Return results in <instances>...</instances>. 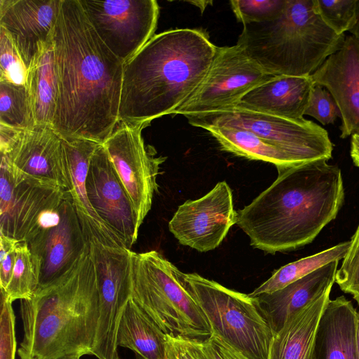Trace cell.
Listing matches in <instances>:
<instances>
[{
    "instance_id": "cell-19",
    "label": "cell",
    "mask_w": 359,
    "mask_h": 359,
    "mask_svg": "<svg viewBox=\"0 0 359 359\" xmlns=\"http://www.w3.org/2000/svg\"><path fill=\"white\" fill-rule=\"evenodd\" d=\"M5 156L23 176L67 191L62 138L51 126H36L23 131Z\"/></svg>"
},
{
    "instance_id": "cell-28",
    "label": "cell",
    "mask_w": 359,
    "mask_h": 359,
    "mask_svg": "<svg viewBox=\"0 0 359 359\" xmlns=\"http://www.w3.org/2000/svg\"><path fill=\"white\" fill-rule=\"evenodd\" d=\"M350 246V241L340 243L314 255L290 262L278 270L252 293L255 297L278 290L313 271L334 261L344 259Z\"/></svg>"
},
{
    "instance_id": "cell-24",
    "label": "cell",
    "mask_w": 359,
    "mask_h": 359,
    "mask_svg": "<svg viewBox=\"0 0 359 359\" xmlns=\"http://www.w3.org/2000/svg\"><path fill=\"white\" fill-rule=\"evenodd\" d=\"M332 287L290 316L271 340L268 359H316L318 325Z\"/></svg>"
},
{
    "instance_id": "cell-37",
    "label": "cell",
    "mask_w": 359,
    "mask_h": 359,
    "mask_svg": "<svg viewBox=\"0 0 359 359\" xmlns=\"http://www.w3.org/2000/svg\"><path fill=\"white\" fill-rule=\"evenodd\" d=\"M167 349L169 359H207L198 339L167 335Z\"/></svg>"
},
{
    "instance_id": "cell-2",
    "label": "cell",
    "mask_w": 359,
    "mask_h": 359,
    "mask_svg": "<svg viewBox=\"0 0 359 359\" xmlns=\"http://www.w3.org/2000/svg\"><path fill=\"white\" fill-rule=\"evenodd\" d=\"M277 170L275 181L237 215L250 245L269 254L312 243L337 217L345 196L340 168L326 160Z\"/></svg>"
},
{
    "instance_id": "cell-6",
    "label": "cell",
    "mask_w": 359,
    "mask_h": 359,
    "mask_svg": "<svg viewBox=\"0 0 359 359\" xmlns=\"http://www.w3.org/2000/svg\"><path fill=\"white\" fill-rule=\"evenodd\" d=\"M131 299L168 335L205 340L212 334L182 273L156 250L132 252Z\"/></svg>"
},
{
    "instance_id": "cell-7",
    "label": "cell",
    "mask_w": 359,
    "mask_h": 359,
    "mask_svg": "<svg viewBox=\"0 0 359 359\" xmlns=\"http://www.w3.org/2000/svg\"><path fill=\"white\" fill-rule=\"evenodd\" d=\"M182 278L212 334L250 359H268L274 334L255 297L196 273H183Z\"/></svg>"
},
{
    "instance_id": "cell-12",
    "label": "cell",
    "mask_w": 359,
    "mask_h": 359,
    "mask_svg": "<svg viewBox=\"0 0 359 359\" xmlns=\"http://www.w3.org/2000/svg\"><path fill=\"white\" fill-rule=\"evenodd\" d=\"M98 36L123 63L155 34L159 6L156 0H79Z\"/></svg>"
},
{
    "instance_id": "cell-20",
    "label": "cell",
    "mask_w": 359,
    "mask_h": 359,
    "mask_svg": "<svg viewBox=\"0 0 359 359\" xmlns=\"http://www.w3.org/2000/svg\"><path fill=\"white\" fill-rule=\"evenodd\" d=\"M99 144H102L88 140L62 138L67 191L88 242L98 241L109 246L126 248L99 217L87 195L86 181L89 162Z\"/></svg>"
},
{
    "instance_id": "cell-32",
    "label": "cell",
    "mask_w": 359,
    "mask_h": 359,
    "mask_svg": "<svg viewBox=\"0 0 359 359\" xmlns=\"http://www.w3.org/2000/svg\"><path fill=\"white\" fill-rule=\"evenodd\" d=\"M230 4L243 25L270 21L283 12L286 0H231Z\"/></svg>"
},
{
    "instance_id": "cell-27",
    "label": "cell",
    "mask_w": 359,
    "mask_h": 359,
    "mask_svg": "<svg viewBox=\"0 0 359 359\" xmlns=\"http://www.w3.org/2000/svg\"><path fill=\"white\" fill-rule=\"evenodd\" d=\"M25 86L36 126L52 127L58 96L53 40L27 69Z\"/></svg>"
},
{
    "instance_id": "cell-25",
    "label": "cell",
    "mask_w": 359,
    "mask_h": 359,
    "mask_svg": "<svg viewBox=\"0 0 359 359\" xmlns=\"http://www.w3.org/2000/svg\"><path fill=\"white\" fill-rule=\"evenodd\" d=\"M167 335L132 299L128 301L117 330L118 346L132 350L137 359H169Z\"/></svg>"
},
{
    "instance_id": "cell-21",
    "label": "cell",
    "mask_w": 359,
    "mask_h": 359,
    "mask_svg": "<svg viewBox=\"0 0 359 359\" xmlns=\"http://www.w3.org/2000/svg\"><path fill=\"white\" fill-rule=\"evenodd\" d=\"M313 86L311 75L274 76L248 91L236 107L288 119H302Z\"/></svg>"
},
{
    "instance_id": "cell-41",
    "label": "cell",
    "mask_w": 359,
    "mask_h": 359,
    "mask_svg": "<svg viewBox=\"0 0 359 359\" xmlns=\"http://www.w3.org/2000/svg\"><path fill=\"white\" fill-rule=\"evenodd\" d=\"M350 155L353 164L359 168V133L351 136Z\"/></svg>"
},
{
    "instance_id": "cell-8",
    "label": "cell",
    "mask_w": 359,
    "mask_h": 359,
    "mask_svg": "<svg viewBox=\"0 0 359 359\" xmlns=\"http://www.w3.org/2000/svg\"><path fill=\"white\" fill-rule=\"evenodd\" d=\"M189 124L238 128L306 161H328L333 144L327 130L312 121L293 120L233 107L224 110L185 116Z\"/></svg>"
},
{
    "instance_id": "cell-26",
    "label": "cell",
    "mask_w": 359,
    "mask_h": 359,
    "mask_svg": "<svg viewBox=\"0 0 359 359\" xmlns=\"http://www.w3.org/2000/svg\"><path fill=\"white\" fill-rule=\"evenodd\" d=\"M201 128L215 137L222 150L250 160L272 163L276 168L309 162L241 128L211 125Z\"/></svg>"
},
{
    "instance_id": "cell-3",
    "label": "cell",
    "mask_w": 359,
    "mask_h": 359,
    "mask_svg": "<svg viewBox=\"0 0 359 359\" xmlns=\"http://www.w3.org/2000/svg\"><path fill=\"white\" fill-rule=\"evenodd\" d=\"M217 47L203 29L155 34L123 65L118 123H151L181 105L207 74Z\"/></svg>"
},
{
    "instance_id": "cell-38",
    "label": "cell",
    "mask_w": 359,
    "mask_h": 359,
    "mask_svg": "<svg viewBox=\"0 0 359 359\" xmlns=\"http://www.w3.org/2000/svg\"><path fill=\"white\" fill-rule=\"evenodd\" d=\"M201 346L207 359H250L215 334L201 340Z\"/></svg>"
},
{
    "instance_id": "cell-42",
    "label": "cell",
    "mask_w": 359,
    "mask_h": 359,
    "mask_svg": "<svg viewBox=\"0 0 359 359\" xmlns=\"http://www.w3.org/2000/svg\"><path fill=\"white\" fill-rule=\"evenodd\" d=\"M349 32L352 36L359 40V0H356L355 4V22Z\"/></svg>"
},
{
    "instance_id": "cell-9",
    "label": "cell",
    "mask_w": 359,
    "mask_h": 359,
    "mask_svg": "<svg viewBox=\"0 0 359 359\" xmlns=\"http://www.w3.org/2000/svg\"><path fill=\"white\" fill-rule=\"evenodd\" d=\"M274 76L251 59L239 46L217 47L201 83L171 114L186 116L233 107L248 91Z\"/></svg>"
},
{
    "instance_id": "cell-11",
    "label": "cell",
    "mask_w": 359,
    "mask_h": 359,
    "mask_svg": "<svg viewBox=\"0 0 359 359\" xmlns=\"http://www.w3.org/2000/svg\"><path fill=\"white\" fill-rule=\"evenodd\" d=\"M38 275V288L69 271L89 246L67 191L60 204L46 212L27 243Z\"/></svg>"
},
{
    "instance_id": "cell-16",
    "label": "cell",
    "mask_w": 359,
    "mask_h": 359,
    "mask_svg": "<svg viewBox=\"0 0 359 359\" xmlns=\"http://www.w3.org/2000/svg\"><path fill=\"white\" fill-rule=\"evenodd\" d=\"M86 187L88 200L99 217L130 249L140 230L137 215L102 144L90 158Z\"/></svg>"
},
{
    "instance_id": "cell-18",
    "label": "cell",
    "mask_w": 359,
    "mask_h": 359,
    "mask_svg": "<svg viewBox=\"0 0 359 359\" xmlns=\"http://www.w3.org/2000/svg\"><path fill=\"white\" fill-rule=\"evenodd\" d=\"M327 89L341 114V138L359 133V40L345 36L341 48L311 75Z\"/></svg>"
},
{
    "instance_id": "cell-34",
    "label": "cell",
    "mask_w": 359,
    "mask_h": 359,
    "mask_svg": "<svg viewBox=\"0 0 359 359\" xmlns=\"http://www.w3.org/2000/svg\"><path fill=\"white\" fill-rule=\"evenodd\" d=\"M335 282L341 290L350 294L359 306V224L350 240V246L338 268Z\"/></svg>"
},
{
    "instance_id": "cell-35",
    "label": "cell",
    "mask_w": 359,
    "mask_h": 359,
    "mask_svg": "<svg viewBox=\"0 0 359 359\" xmlns=\"http://www.w3.org/2000/svg\"><path fill=\"white\" fill-rule=\"evenodd\" d=\"M12 303L5 291L1 289L0 359H15V317Z\"/></svg>"
},
{
    "instance_id": "cell-36",
    "label": "cell",
    "mask_w": 359,
    "mask_h": 359,
    "mask_svg": "<svg viewBox=\"0 0 359 359\" xmlns=\"http://www.w3.org/2000/svg\"><path fill=\"white\" fill-rule=\"evenodd\" d=\"M304 115L316 118L323 125L333 124L341 117L339 109L329 91L320 85L314 84Z\"/></svg>"
},
{
    "instance_id": "cell-15",
    "label": "cell",
    "mask_w": 359,
    "mask_h": 359,
    "mask_svg": "<svg viewBox=\"0 0 359 359\" xmlns=\"http://www.w3.org/2000/svg\"><path fill=\"white\" fill-rule=\"evenodd\" d=\"M232 190L219 182L200 198L180 205L168 224L178 242L204 252L217 248L237 222Z\"/></svg>"
},
{
    "instance_id": "cell-22",
    "label": "cell",
    "mask_w": 359,
    "mask_h": 359,
    "mask_svg": "<svg viewBox=\"0 0 359 359\" xmlns=\"http://www.w3.org/2000/svg\"><path fill=\"white\" fill-rule=\"evenodd\" d=\"M338 264L332 262L278 290L254 297L274 334L290 316L332 287Z\"/></svg>"
},
{
    "instance_id": "cell-44",
    "label": "cell",
    "mask_w": 359,
    "mask_h": 359,
    "mask_svg": "<svg viewBox=\"0 0 359 359\" xmlns=\"http://www.w3.org/2000/svg\"><path fill=\"white\" fill-rule=\"evenodd\" d=\"M80 356H78V355H70V356H66V357H62V358H57V359H80Z\"/></svg>"
},
{
    "instance_id": "cell-14",
    "label": "cell",
    "mask_w": 359,
    "mask_h": 359,
    "mask_svg": "<svg viewBox=\"0 0 359 359\" xmlns=\"http://www.w3.org/2000/svg\"><path fill=\"white\" fill-rule=\"evenodd\" d=\"M67 193L18 173L1 154L0 234L27 243L41 216L57 207Z\"/></svg>"
},
{
    "instance_id": "cell-17",
    "label": "cell",
    "mask_w": 359,
    "mask_h": 359,
    "mask_svg": "<svg viewBox=\"0 0 359 359\" xmlns=\"http://www.w3.org/2000/svg\"><path fill=\"white\" fill-rule=\"evenodd\" d=\"M62 0H0V27L28 69L52 41Z\"/></svg>"
},
{
    "instance_id": "cell-30",
    "label": "cell",
    "mask_w": 359,
    "mask_h": 359,
    "mask_svg": "<svg viewBox=\"0 0 359 359\" xmlns=\"http://www.w3.org/2000/svg\"><path fill=\"white\" fill-rule=\"evenodd\" d=\"M15 255L9 285L6 290H4L12 302L30 299L39 285L38 275L27 243L20 242Z\"/></svg>"
},
{
    "instance_id": "cell-33",
    "label": "cell",
    "mask_w": 359,
    "mask_h": 359,
    "mask_svg": "<svg viewBox=\"0 0 359 359\" xmlns=\"http://www.w3.org/2000/svg\"><path fill=\"white\" fill-rule=\"evenodd\" d=\"M27 67L7 32L0 27V81L25 86Z\"/></svg>"
},
{
    "instance_id": "cell-23",
    "label": "cell",
    "mask_w": 359,
    "mask_h": 359,
    "mask_svg": "<svg viewBox=\"0 0 359 359\" xmlns=\"http://www.w3.org/2000/svg\"><path fill=\"white\" fill-rule=\"evenodd\" d=\"M357 311L344 296L329 300L318 325L316 359H359Z\"/></svg>"
},
{
    "instance_id": "cell-39",
    "label": "cell",
    "mask_w": 359,
    "mask_h": 359,
    "mask_svg": "<svg viewBox=\"0 0 359 359\" xmlns=\"http://www.w3.org/2000/svg\"><path fill=\"white\" fill-rule=\"evenodd\" d=\"M23 131L0 124V152L8 154L20 138Z\"/></svg>"
},
{
    "instance_id": "cell-43",
    "label": "cell",
    "mask_w": 359,
    "mask_h": 359,
    "mask_svg": "<svg viewBox=\"0 0 359 359\" xmlns=\"http://www.w3.org/2000/svg\"><path fill=\"white\" fill-rule=\"evenodd\" d=\"M356 332H357V345H358V353L359 358V311H357V322H356Z\"/></svg>"
},
{
    "instance_id": "cell-5",
    "label": "cell",
    "mask_w": 359,
    "mask_h": 359,
    "mask_svg": "<svg viewBox=\"0 0 359 359\" xmlns=\"http://www.w3.org/2000/svg\"><path fill=\"white\" fill-rule=\"evenodd\" d=\"M345 36L323 22L313 0H286L276 19L243 25L236 45L271 74L306 76L341 48Z\"/></svg>"
},
{
    "instance_id": "cell-13",
    "label": "cell",
    "mask_w": 359,
    "mask_h": 359,
    "mask_svg": "<svg viewBox=\"0 0 359 359\" xmlns=\"http://www.w3.org/2000/svg\"><path fill=\"white\" fill-rule=\"evenodd\" d=\"M149 124L119 122L102 144L130 199L139 228L151 210L157 177L165 159L144 144L142 133Z\"/></svg>"
},
{
    "instance_id": "cell-10",
    "label": "cell",
    "mask_w": 359,
    "mask_h": 359,
    "mask_svg": "<svg viewBox=\"0 0 359 359\" xmlns=\"http://www.w3.org/2000/svg\"><path fill=\"white\" fill-rule=\"evenodd\" d=\"M100 298V318L91 355L119 359L116 333L123 310L131 299V256L126 248L89 242Z\"/></svg>"
},
{
    "instance_id": "cell-40",
    "label": "cell",
    "mask_w": 359,
    "mask_h": 359,
    "mask_svg": "<svg viewBox=\"0 0 359 359\" xmlns=\"http://www.w3.org/2000/svg\"><path fill=\"white\" fill-rule=\"evenodd\" d=\"M16 248L10 251L2 259H0V285L1 289L4 290L8 287L13 274L15 262Z\"/></svg>"
},
{
    "instance_id": "cell-31",
    "label": "cell",
    "mask_w": 359,
    "mask_h": 359,
    "mask_svg": "<svg viewBox=\"0 0 359 359\" xmlns=\"http://www.w3.org/2000/svg\"><path fill=\"white\" fill-rule=\"evenodd\" d=\"M355 4L356 0H313L317 13L338 35L349 32L355 24Z\"/></svg>"
},
{
    "instance_id": "cell-4",
    "label": "cell",
    "mask_w": 359,
    "mask_h": 359,
    "mask_svg": "<svg viewBox=\"0 0 359 359\" xmlns=\"http://www.w3.org/2000/svg\"><path fill=\"white\" fill-rule=\"evenodd\" d=\"M20 359L91 355L100 318V298L89 246L69 271L20 300Z\"/></svg>"
},
{
    "instance_id": "cell-1",
    "label": "cell",
    "mask_w": 359,
    "mask_h": 359,
    "mask_svg": "<svg viewBox=\"0 0 359 359\" xmlns=\"http://www.w3.org/2000/svg\"><path fill=\"white\" fill-rule=\"evenodd\" d=\"M53 43L58 80L53 130L103 144L118 124L123 65L102 42L79 0H62Z\"/></svg>"
},
{
    "instance_id": "cell-29",
    "label": "cell",
    "mask_w": 359,
    "mask_h": 359,
    "mask_svg": "<svg viewBox=\"0 0 359 359\" xmlns=\"http://www.w3.org/2000/svg\"><path fill=\"white\" fill-rule=\"evenodd\" d=\"M0 124L20 130L36 126L25 86L0 81Z\"/></svg>"
}]
</instances>
